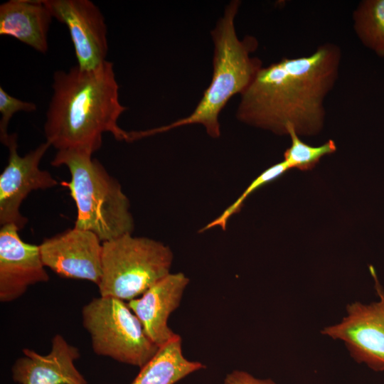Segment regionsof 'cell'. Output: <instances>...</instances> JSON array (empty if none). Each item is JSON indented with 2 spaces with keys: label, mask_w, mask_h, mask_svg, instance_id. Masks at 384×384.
<instances>
[{
  "label": "cell",
  "mask_w": 384,
  "mask_h": 384,
  "mask_svg": "<svg viewBox=\"0 0 384 384\" xmlns=\"http://www.w3.org/2000/svg\"><path fill=\"white\" fill-rule=\"evenodd\" d=\"M82 321L93 351L99 356L142 368L159 348L127 303L119 299H92L82 309Z\"/></svg>",
  "instance_id": "obj_6"
},
{
  "label": "cell",
  "mask_w": 384,
  "mask_h": 384,
  "mask_svg": "<svg viewBox=\"0 0 384 384\" xmlns=\"http://www.w3.org/2000/svg\"><path fill=\"white\" fill-rule=\"evenodd\" d=\"M18 231L11 224L0 229V301L3 303L18 299L31 285L49 280L39 245L23 241Z\"/></svg>",
  "instance_id": "obj_11"
},
{
  "label": "cell",
  "mask_w": 384,
  "mask_h": 384,
  "mask_svg": "<svg viewBox=\"0 0 384 384\" xmlns=\"http://www.w3.org/2000/svg\"><path fill=\"white\" fill-rule=\"evenodd\" d=\"M379 300L370 304L353 302L347 315L336 324L324 328L322 334L344 342L352 358L375 371L384 370V289L375 269L370 265Z\"/></svg>",
  "instance_id": "obj_7"
},
{
  "label": "cell",
  "mask_w": 384,
  "mask_h": 384,
  "mask_svg": "<svg viewBox=\"0 0 384 384\" xmlns=\"http://www.w3.org/2000/svg\"><path fill=\"white\" fill-rule=\"evenodd\" d=\"M53 18L65 24L73 44L77 66L94 70L107 60V27L100 9L90 0H43Z\"/></svg>",
  "instance_id": "obj_9"
},
{
  "label": "cell",
  "mask_w": 384,
  "mask_h": 384,
  "mask_svg": "<svg viewBox=\"0 0 384 384\" xmlns=\"http://www.w3.org/2000/svg\"><path fill=\"white\" fill-rule=\"evenodd\" d=\"M241 1H231L210 31L213 43V75L202 98L192 113L169 124L142 131V138L190 124H201L210 137L220 136L219 114L232 97L241 95L263 67L262 60L250 54L256 50L255 37H238L235 18Z\"/></svg>",
  "instance_id": "obj_3"
},
{
  "label": "cell",
  "mask_w": 384,
  "mask_h": 384,
  "mask_svg": "<svg viewBox=\"0 0 384 384\" xmlns=\"http://www.w3.org/2000/svg\"><path fill=\"white\" fill-rule=\"evenodd\" d=\"M45 267L65 278L98 285L102 276V242L94 233L75 227L38 245Z\"/></svg>",
  "instance_id": "obj_10"
},
{
  "label": "cell",
  "mask_w": 384,
  "mask_h": 384,
  "mask_svg": "<svg viewBox=\"0 0 384 384\" xmlns=\"http://www.w3.org/2000/svg\"><path fill=\"white\" fill-rule=\"evenodd\" d=\"M287 135L290 137L292 143L284 153V161L287 163L291 169L310 170L323 156L336 151V145L332 139L318 146L304 143L292 126L287 127Z\"/></svg>",
  "instance_id": "obj_17"
},
{
  "label": "cell",
  "mask_w": 384,
  "mask_h": 384,
  "mask_svg": "<svg viewBox=\"0 0 384 384\" xmlns=\"http://www.w3.org/2000/svg\"><path fill=\"white\" fill-rule=\"evenodd\" d=\"M92 154L76 150H59L50 162L65 166L70 181H63L77 208L75 228L90 230L103 242L132 234L134 220L130 203L121 184Z\"/></svg>",
  "instance_id": "obj_4"
},
{
  "label": "cell",
  "mask_w": 384,
  "mask_h": 384,
  "mask_svg": "<svg viewBox=\"0 0 384 384\" xmlns=\"http://www.w3.org/2000/svg\"><path fill=\"white\" fill-rule=\"evenodd\" d=\"M181 338L177 335L159 347L156 355L142 368L131 384H174L188 375L205 368L183 354Z\"/></svg>",
  "instance_id": "obj_15"
},
{
  "label": "cell",
  "mask_w": 384,
  "mask_h": 384,
  "mask_svg": "<svg viewBox=\"0 0 384 384\" xmlns=\"http://www.w3.org/2000/svg\"><path fill=\"white\" fill-rule=\"evenodd\" d=\"M37 105L33 102L23 101L13 97L0 87V140L4 145L9 138L8 127L13 115L18 112H35Z\"/></svg>",
  "instance_id": "obj_19"
},
{
  "label": "cell",
  "mask_w": 384,
  "mask_h": 384,
  "mask_svg": "<svg viewBox=\"0 0 384 384\" xmlns=\"http://www.w3.org/2000/svg\"><path fill=\"white\" fill-rule=\"evenodd\" d=\"M289 169H291L287 163L283 160L265 170L250 183L243 193L230 206L218 217L202 228L200 232H204L215 227H220L223 230H226L229 219L233 215L240 212L245 201L250 194L264 185L277 179Z\"/></svg>",
  "instance_id": "obj_18"
},
{
  "label": "cell",
  "mask_w": 384,
  "mask_h": 384,
  "mask_svg": "<svg viewBox=\"0 0 384 384\" xmlns=\"http://www.w3.org/2000/svg\"><path fill=\"white\" fill-rule=\"evenodd\" d=\"M353 29L361 42L384 57V0H364L353 12Z\"/></svg>",
  "instance_id": "obj_16"
},
{
  "label": "cell",
  "mask_w": 384,
  "mask_h": 384,
  "mask_svg": "<svg viewBox=\"0 0 384 384\" xmlns=\"http://www.w3.org/2000/svg\"><path fill=\"white\" fill-rule=\"evenodd\" d=\"M52 89L43 127L50 146L93 154L100 149L105 132L118 141L131 142L130 132L118 125L127 107L119 102L112 62L106 60L94 70L75 65L56 70Z\"/></svg>",
  "instance_id": "obj_2"
},
{
  "label": "cell",
  "mask_w": 384,
  "mask_h": 384,
  "mask_svg": "<svg viewBox=\"0 0 384 384\" xmlns=\"http://www.w3.org/2000/svg\"><path fill=\"white\" fill-rule=\"evenodd\" d=\"M224 384H277L271 379H259L247 372L235 370L226 375Z\"/></svg>",
  "instance_id": "obj_20"
},
{
  "label": "cell",
  "mask_w": 384,
  "mask_h": 384,
  "mask_svg": "<svg viewBox=\"0 0 384 384\" xmlns=\"http://www.w3.org/2000/svg\"><path fill=\"white\" fill-rule=\"evenodd\" d=\"M174 255L161 242L126 234L102 242L100 296L130 301L171 273Z\"/></svg>",
  "instance_id": "obj_5"
},
{
  "label": "cell",
  "mask_w": 384,
  "mask_h": 384,
  "mask_svg": "<svg viewBox=\"0 0 384 384\" xmlns=\"http://www.w3.org/2000/svg\"><path fill=\"white\" fill-rule=\"evenodd\" d=\"M52 18L43 0H9L0 5V35L45 54Z\"/></svg>",
  "instance_id": "obj_14"
},
{
  "label": "cell",
  "mask_w": 384,
  "mask_h": 384,
  "mask_svg": "<svg viewBox=\"0 0 384 384\" xmlns=\"http://www.w3.org/2000/svg\"><path fill=\"white\" fill-rule=\"evenodd\" d=\"M9 150L8 162L0 175V225H15L19 230L28 219L20 208L28 195L36 190L56 186L58 182L40 162L50 145L45 142L24 156L17 151V135L11 134L4 144Z\"/></svg>",
  "instance_id": "obj_8"
},
{
  "label": "cell",
  "mask_w": 384,
  "mask_h": 384,
  "mask_svg": "<svg viewBox=\"0 0 384 384\" xmlns=\"http://www.w3.org/2000/svg\"><path fill=\"white\" fill-rule=\"evenodd\" d=\"M79 357L78 348L56 334L46 355L23 350V356L11 368L13 380L18 384H87L75 365Z\"/></svg>",
  "instance_id": "obj_12"
},
{
  "label": "cell",
  "mask_w": 384,
  "mask_h": 384,
  "mask_svg": "<svg viewBox=\"0 0 384 384\" xmlns=\"http://www.w3.org/2000/svg\"><path fill=\"white\" fill-rule=\"evenodd\" d=\"M342 53L325 43L311 54L283 58L262 67L240 95L236 118L277 135L294 127L299 136L317 134L323 128L326 97L338 78Z\"/></svg>",
  "instance_id": "obj_1"
},
{
  "label": "cell",
  "mask_w": 384,
  "mask_h": 384,
  "mask_svg": "<svg viewBox=\"0 0 384 384\" xmlns=\"http://www.w3.org/2000/svg\"><path fill=\"white\" fill-rule=\"evenodd\" d=\"M188 283L183 272H171L127 303L148 337L159 347L178 335L168 326V319L178 307Z\"/></svg>",
  "instance_id": "obj_13"
}]
</instances>
